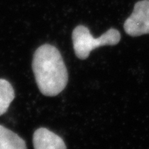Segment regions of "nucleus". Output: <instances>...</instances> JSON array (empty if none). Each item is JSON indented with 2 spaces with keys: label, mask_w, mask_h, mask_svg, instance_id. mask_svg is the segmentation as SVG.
Returning a JSON list of instances; mask_svg holds the SVG:
<instances>
[{
  "label": "nucleus",
  "mask_w": 149,
  "mask_h": 149,
  "mask_svg": "<svg viewBox=\"0 0 149 149\" xmlns=\"http://www.w3.org/2000/svg\"><path fill=\"white\" fill-rule=\"evenodd\" d=\"M32 69L40 92L54 97L66 87L69 77L65 63L59 49L50 44H43L33 54Z\"/></svg>",
  "instance_id": "f257e3e1"
},
{
  "label": "nucleus",
  "mask_w": 149,
  "mask_h": 149,
  "mask_svg": "<svg viewBox=\"0 0 149 149\" xmlns=\"http://www.w3.org/2000/svg\"><path fill=\"white\" fill-rule=\"evenodd\" d=\"M72 37L75 56L80 59H85L96 48L105 45H116L121 35L119 31L110 28L100 37L94 38L87 27L79 25L73 30Z\"/></svg>",
  "instance_id": "f03ea898"
},
{
  "label": "nucleus",
  "mask_w": 149,
  "mask_h": 149,
  "mask_svg": "<svg viewBox=\"0 0 149 149\" xmlns=\"http://www.w3.org/2000/svg\"><path fill=\"white\" fill-rule=\"evenodd\" d=\"M124 30L132 37L149 33V0H141L135 5L133 12L124 23Z\"/></svg>",
  "instance_id": "7ed1b4c3"
},
{
  "label": "nucleus",
  "mask_w": 149,
  "mask_h": 149,
  "mask_svg": "<svg viewBox=\"0 0 149 149\" xmlns=\"http://www.w3.org/2000/svg\"><path fill=\"white\" fill-rule=\"evenodd\" d=\"M33 143L34 149H66L63 139L46 128L34 132Z\"/></svg>",
  "instance_id": "20e7f679"
},
{
  "label": "nucleus",
  "mask_w": 149,
  "mask_h": 149,
  "mask_svg": "<svg viewBox=\"0 0 149 149\" xmlns=\"http://www.w3.org/2000/svg\"><path fill=\"white\" fill-rule=\"evenodd\" d=\"M0 149H27V147L19 135L0 125Z\"/></svg>",
  "instance_id": "39448f33"
},
{
  "label": "nucleus",
  "mask_w": 149,
  "mask_h": 149,
  "mask_svg": "<svg viewBox=\"0 0 149 149\" xmlns=\"http://www.w3.org/2000/svg\"><path fill=\"white\" fill-rule=\"evenodd\" d=\"M15 98V91L12 84L6 79H0V116L8 110Z\"/></svg>",
  "instance_id": "423d86ee"
}]
</instances>
